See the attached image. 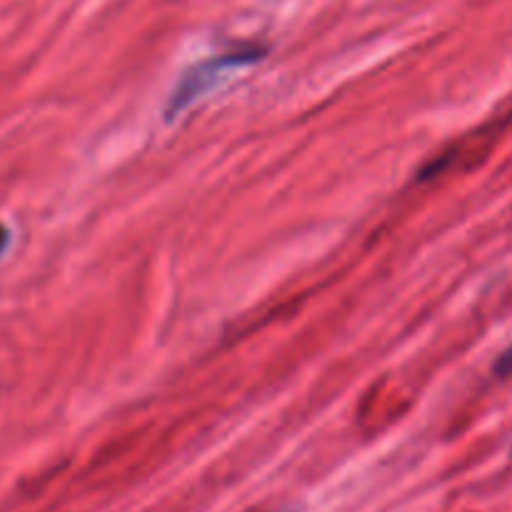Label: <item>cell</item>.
<instances>
[{"mask_svg": "<svg viewBox=\"0 0 512 512\" xmlns=\"http://www.w3.org/2000/svg\"><path fill=\"white\" fill-rule=\"evenodd\" d=\"M260 55H263V50H258V48L235 50V53L218 55V58L193 65V68L183 75V80L178 83L175 93L170 95V105H168V110H165L168 120H173L180 110L188 108V105L193 103L200 93H205L208 88H213V85L220 80V75L230 73V70L245 68V65L260 60Z\"/></svg>", "mask_w": 512, "mask_h": 512, "instance_id": "6da1fadb", "label": "cell"}, {"mask_svg": "<svg viewBox=\"0 0 512 512\" xmlns=\"http://www.w3.org/2000/svg\"><path fill=\"white\" fill-rule=\"evenodd\" d=\"M495 375H500V378H510L512 375V345L500 355L498 363H495Z\"/></svg>", "mask_w": 512, "mask_h": 512, "instance_id": "7a4b0ae2", "label": "cell"}, {"mask_svg": "<svg viewBox=\"0 0 512 512\" xmlns=\"http://www.w3.org/2000/svg\"><path fill=\"white\" fill-rule=\"evenodd\" d=\"M5 248H8V230H5L3 225H0V253H3Z\"/></svg>", "mask_w": 512, "mask_h": 512, "instance_id": "3957f363", "label": "cell"}]
</instances>
